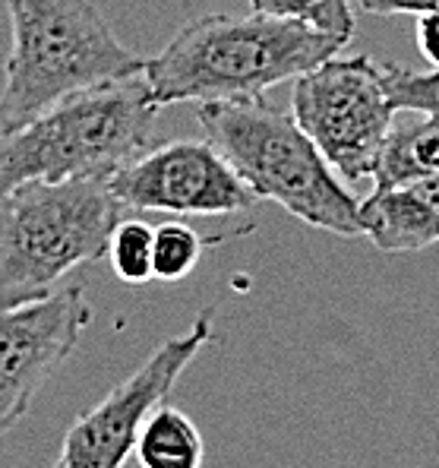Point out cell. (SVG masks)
<instances>
[{"label":"cell","instance_id":"obj_1","mask_svg":"<svg viewBox=\"0 0 439 468\" xmlns=\"http://www.w3.org/2000/svg\"><path fill=\"white\" fill-rule=\"evenodd\" d=\"M345 45V38L294 19L209 13L183 26L164 51L146 60L142 77L159 108L177 101L263 99L266 89L298 80Z\"/></svg>","mask_w":439,"mask_h":468},{"label":"cell","instance_id":"obj_2","mask_svg":"<svg viewBox=\"0 0 439 468\" xmlns=\"http://www.w3.org/2000/svg\"><path fill=\"white\" fill-rule=\"evenodd\" d=\"M159 105L142 73L60 99L0 133V197L32 181H111L155 143Z\"/></svg>","mask_w":439,"mask_h":468},{"label":"cell","instance_id":"obj_3","mask_svg":"<svg viewBox=\"0 0 439 468\" xmlns=\"http://www.w3.org/2000/svg\"><path fill=\"white\" fill-rule=\"evenodd\" d=\"M203 136L259 199H272L313 229L358 238L361 199L345 187L294 114L263 99L196 105Z\"/></svg>","mask_w":439,"mask_h":468},{"label":"cell","instance_id":"obj_4","mask_svg":"<svg viewBox=\"0 0 439 468\" xmlns=\"http://www.w3.org/2000/svg\"><path fill=\"white\" fill-rule=\"evenodd\" d=\"M13 45L0 92V133L79 89L136 77L146 60L114 36L92 0H6Z\"/></svg>","mask_w":439,"mask_h":468},{"label":"cell","instance_id":"obj_5","mask_svg":"<svg viewBox=\"0 0 439 468\" xmlns=\"http://www.w3.org/2000/svg\"><path fill=\"white\" fill-rule=\"evenodd\" d=\"M123 216L99 177L32 181L0 197V307L47 298L77 266L108 257Z\"/></svg>","mask_w":439,"mask_h":468},{"label":"cell","instance_id":"obj_6","mask_svg":"<svg viewBox=\"0 0 439 468\" xmlns=\"http://www.w3.org/2000/svg\"><path fill=\"white\" fill-rule=\"evenodd\" d=\"M291 114L345 184L373 177L392 130L395 105L386 77L367 54H332L294 80Z\"/></svg>","mask_w":439,"mask_h":468},{"label":"cell","instance_id":"obj_7","mask_svg":"<svg viewBox=\"0 0 439 468\" xmlns=\"http://www.w3.org/2000/svg\"><path fill=\"white\" fill-rule=\"evenodd\" d=\"M212 342V316L200 314L187 333L174 335L149 355L140 370L108 392L101 402L86 409L54 459V468H123L136 452V440L155 405L168 399L181 374Z\"/></svg>","mask_w":439,"mask_h":468},{"label":"cell","instance_id":"obj_8","mask_svg":"<svg viewBox=\"0 0 439 468\" xmlns=\"http://www.w3.org/2000/svg\"><path fill=\"white\" fill-rule=\"evenodd\" d=\"M108 184L127 209L174 216H237L259 199L209 140L152 146Z\"/></svg>","mask_w":439,"mask_h":468},{"label":"cell","instance_id":"obj_9","mask_svg":"<svg viewBox=\"0 0 439 468\" xmlns=\"http://www.w3.org/2000/svg\"><path fill=\"white\" fill-rule=\"evenodd\" d=\"M92 320L79 285L0 307V437L23 421L47 377L70 357Z\"/></svg>","mask_w":439,"mask_h":468},{"label":"cell","instance_id":"obj_10","mask_svg":"<svg viewBox=\"0 0 439 468\" xmlns=\"http://www.w3.org/2000/svg\"><path fill=\"white\" fill-rule=\"evenodd\" d=\"M361 229L382 253H417L439 244V177L373 190L361 199Z\"/></svg>","mask_w":439,"mask_h":468},{"label":"cell","instance_id":"obj_11","mask_svg":"<svg viewBox=\"0 0 439 468\" xmlns=\"http://www.w3.org/2000/svg\"><path fill=\"white\" fill-rule=\"evenodd\" d=\"M439 177V117L423 114L421 123L392 127L373 168V190Z\"/></svg>","mask_w":439,"mask_h":468},{"label":"cell","instance_id":"obj_12","mask_svg":"<svg viewBox=\"0 0 439 468\" xmlns=\"http://www.w3.org/2000/svg\"><path fill=\"white\" fill-rule=\"evenodd\" d=\"M133 456L142 468H203L205 443L193 418L162 402L142 424Z\"/></svg>","mask_w":439,"mask_h":468},{"label":"cell","instance_id":"obj_13","mask_svg":"<svg viewBox=\"0 0 439 468\" xmlns=\"http://www.w3.org/2000/svg\"><path fill=\"white\" fill-rule=\"evenodd\" d=\"M250 10L276 19H294V23H304L345 41H351L358 32L351 0H250Z\"/></svg>","mask_w":439,"mask_h":468},{"label":"cell","instance_id":"obj_14","mask_svg":"<svg viewBox=\"0 0 439 468\" xmlns=\"http://www.w3.org/2000/svg\"><path fill=\"white\" fill-rule=\"evenodd\" d=\"M108 257L127 285H146L155 279V229L142 218H123L111 238Z\"/></svg>","mask_w":439,"mask_h":468},{"label":"cell","instance_id":"obj_15","mask_svg":"<svg viewBox=\"0 0 439 468\" xmlns=\"http://www.w3.org/2000/svg\"><path fill=\"white\" fill-rule=\"evenodd\" d=\"M205 240L183 222H162L155 229V279L181 282L203 260Z\"/></svg>","mask_w":439,"mask_h":468},{"label":"cell","instance_id":"obj_16","mask_svg":"<svg viewBox=\"0 0 439 468\" xmlns=\"http://www.w3.org/2000/svg\"><path fill=\"white\" fill-rule=\"evenodd\" d=\"M389 99L395 112H417L427 117H439V67L430 73H414L404 67H382Z\"/></svg>","mask_w":439,"mask_h":468},{"label":"cell","instance_id":"obj_17","mask_svg":"<svg viewBox=\"0 0 439 468\" xmlns=\"http://www.w3.org/2000/svg\"><path fill=\"white\" fill-rule=\"evenodd\" d=\"M367 13L376 16H395V13H411V16H421V13L439 10V0H358Z\"/></svg>","mask_w":439,"mask_h":468},{"label":"cell","instance_id":"obj_18","mask_svg":"<svg viewBox=\"0 0 439 468\" xmlns=\"http://www.w3.org/2000/svg\"><path fill=\"white\" fill-rule=\"evenodd\" d=\"M417 45H421L423 58L434 67H439V10L417 16Z\"/></svg>","mask_w":439,"mask_h":468}]
</instances>
